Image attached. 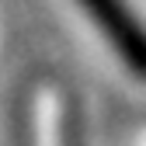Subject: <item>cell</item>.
<instances>
[{"mask_svg":"<svg viewBox=\"0 0 146 146\" xmlns=\"http://www.w3.org/2000/svg\"><path fill=\"white\" fill-rule=\"evenodd\" d=\"M94 21V28L108 38L115 56L129 66L136 77L146 80V25L129 7V0H77Z\"/></svg>","mask_w":146,"mask_h":146,"instance_id":"obj_1","label":"cell"}]
</instances>
